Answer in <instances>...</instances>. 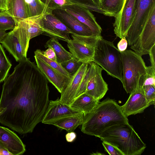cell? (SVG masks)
Instances as JSON below:
<instances>
[{"instance_id":"obj_34","label":"cell","mask_w":155,"mask_h":155,"mask_svg":"<svg viewBox=\"0 0 155 155\" xmlns=\"http://www.w3.org/2000/svg\"><path fill=\"white\" fill-rule=\"evenodd\" d=\"M145 97L150 105H155V86L148 85L143 87Z\"/></svg>"},{"instance_id":"obj_12","label":"cell","mask_w":155,"mask_h":155,"mask_svg":"<svg viewBox=\"0 0 155 155\" xmlns=\"http://www.w3.org/2000/svg\"><path fill=\"white\" fill-rule=\"evenodd\" d=\"M70 14L82 23L87 26L91 30L93 35H101L102 31L93 14L87 8L78 5L64 6L61 8Z\"/></svg>"},{"instance_id":"obj_46","label":"cell","mask_w":155,"mask_h":155,"mask_svg":"<svg viewBox=\"0 0 155 155\" xmlns=\"http://www.w3.org/2000/svg\"><path fill=\"white\" fill-rule=\"evenodd\" d=\"M97 153H92V154H92V155H100V154H102L100 153H98V152H97Z\"/></svg>"},{"instance_id":"obj_3","label":"cell","mask_w":155,"mask_h":155,"mask_svg":"<svg viewBox=\"0 0 155 155\" xmlns=\"http://www.w3.org/2000/svg\"><path fill=\"white\" fill-rule=\"evenodd\" d=\"M101 140L114 146L123 155H140L144 151L146 144L129 123L113 126L98 137Z\"/></svg>"},{"instance_id":"obj_24","label":"cell","mask_w":155,"mask_h":155,"mask_svg":"<svg viewBox=\"0 0 155 155\" xmlns=\"http://www.w3.org/2000/svg\"><path fill=\"white\" fill-rule=\"evenodd\" d=\"M124 0H101L98 8L104 15L114 17L121 10Z\"/></svg>"},{"instance_id":"obj_13","label":"cell","mask_w":155,"mask_h":155,"mask_svg":"<svg viewBox=\"0 0 155 155\" xmlns=\"http://www.w3.org/2000/svg\"><path fill=\"white\" fill-rule=\"evenodd\" d=\"M34 57L36 65L51 83L61 94L63 92L69 83L71 78L68 77L52 68L37 56Z\"/></svg>"},{"instance_id":"obj_9","label":"cell","mask_w":155,"mask_h":155,"mask_svg":"<svg viewBox=\"0 0 155 155\" xmlns=\"http://www.w3.org/2000/svg\"><path fill=\"white\" fill-rule=\"evenodd\" d=\"M155 45V8L153 9L143 29L136 42L130 48L142 56L149 54Z\"/></svg>"},{"instance_id":"obj_27","label":"cell","mask_w":155,"mask_h":155,"mask_svg":"<svg viewBox=\"0 0 155 155\" xmlns=\"http://www.w3.org/2000/svg\"><path fill=\"white\" fill-rule=\"evenodd\" d=\"M12 66L2 45L0 44V83L4 81L8 76Z\"/></svg>"},{"instance_id":"obj_15","label":"cell","mask_w":155,"mask_h":155,"mask_svg":"<svg viewBox=\"0 0 155 155\" xmlns=\"http://www.w3.org/2000/svg\"><path fill=\"white\" fill-rule=\"evenodd\" d=\"M88 64L83 63L78 71L71 78L66 87L61 93L60 102L69 105L76 97V94L86 72Z\"/></svg>"},{"instance_id":"obj_17","label":"cell","mask_w":155,"mask_h":155,"mask_svg":"<svg viewBox=\"0 0 155 155\" xmlns=\"http://www.w3.org/2000/svg\"><path fill=\"white\" fill-rule=\"evenodd\" d=\"M82 112L75 110L62 103L58 98L54 101H50L46 112L41 121L45 123L51 120L68 116L76 115Z\"/></svg>"},{"instance_id":"obj_44","label":"cell","mask_w":155,"mask_h":155,"mask_svg":"<svg viewBox=\"0 0 155 155\" xmlns=\"http://www.w3.org/2000/svg\"><path fill=\"white\" fill-rule=\"evenodd\" d=\"M94 4L96 6H98L99 4V0H92Z\"/></svg>"},{"instance_id":"obj_37","label":"cell","mask_w":155,"mask_h":155,"mask_svg":"<svg viewBox=\"0 0 155 155\" xmlns=\"http://www.w3.org/2000/svg\"><path fill=\"white\" fill-rule=\"evenodd\" d=\"M117 45V49L120 52L125 51L127 49V41L125 37H123Z\"/></svg>"},{"instance_id":"obj_36","label":"cell","mask_w":155,"mask_h":155,"mask_svg":"<svg viewBox=\"0 0 155 155\" xmlns=\"http://www.w3.org/2000/svg\"><path fill=\"white\" fill-rule=\"evenodd\" d=\"M42 53L43 55L46 58L57 61L55 54L51 48L48 47L45 51H42Z\"/></svg>"},{"instance_id":"obj_47","label":"cell","mask_w":155,"mask_h":155,"mask_svg":"<svg viewBox=\"0 0 155 155\" xmlns=\"http://www.w3.org/2000/svg\"><path fill=\"white\" fill-rule=\"evenodd\" d=\"M101 0H99V2H100L101 1Z\"/></svg>"},{"instance_id":"obj_28","label":"cell","mask_w":155,"mask_h":155,"mask_svg":"<svg viewBox=\"0 0 155 155\" xmlns=\"http://www.w3.org/2000/svg\"><path fill=\"white\" fill-rule=\"evenodd\" d=\"M16 25L14 18L5 11L0 13V30L6 31L13 30Z\"/></svg>"},{"instance_id":"obj_10","label":"cell","mask_w":155,"mask_h":155,"mask_svg":"<svg viewBox=\"0 0 155 155\" xmlns=\"http://www.w3.org/2000/svg\"><path fill=\"white\" fill-rule=\"evenodd\" d=\"M43 21L44 32L42 34L66 42L71 39L69 35L72 34L71 31L52 11L49 10L45 11Z\"/></svg>"},{"instance_id":"obj_2","label":"cell","mask_w":155,"mask_h":155,"mask_svg":"<svg viewBox=\"0 0 155 155\" xmlns=\"http://www.w3.org/2000/svg\"><path fill=\"white\" fill-rule=\"evenodd\" d=\"M129 123L121 106L114 100L106 99L100 102L90 113L84 115L81 130L98 137L105 130L114 125Z\"/></svg>"},{"instance_id":"obj_16","label":"cell","mask_w":155,"mask_h":155,"mask_svg":"<svg viewBox=\"0 0 155 155\" xmlns=\"http://www.w3.org/2000/svg\"><path fill=\"white\" fill-rule=\"evenodd\" d=\"M52 13L71 31L72 34L83 36L93 35L91 30L87 26L64 10L56 9L53 10Z\"/></svg>"},{"instance_id":"obj_4","label":"cell","mask_w":155,"mask_h":155,"mask_svg":"<svg viewBox=\"0 0 155 155\" xmlns=\"http://www.w3.org/2000/svg\"><path fill=\"white\" fill-rule=\"evenodd\" d=\"M93 62L105 71L108 75L122 81V64L121 52L113 42L101 36L96 44Z\"/></svg>"},{"instance_id":"obj_25","label":"cell","mask_w":155,"mask_h":155,"mask_svg":"<svg viewBox=\"0 0 155 155\" xmlns=\"http://www.w3.org/2000/svg\"><path fill=\"white\" fill-rule=\"evenodd\" d=\"M45 48L50 47L54 51L58 62L61 63L72 58L73 56L70 52L66 50L59 43L58 40L53 38H51L46 43Z\"/></svg>"},{"instance_id":"obj_45","label":"cell","mask_w":155,"mask_h":155,"mask_svg":"<svg viewBox=\"0 0 155 155\" xmlns=\"http://www.w3.org/2000/svg\"><path fill=\"white\" fill-rule=\"evenodd\" d=\"M0 148H2V149H4L7 150L6 148L5 145L0 141Z\"/></svg>"},{"instance_id":"obj_30","label":"cell","mask_w":155,"mask_h":155,"mask_svg":"<svg viewBox=\"0 0 155 155\" xmlns=\"http://www.w3.org/2000/svg\"><path fill=\"white\" fill-rule=\"evenodd\" d=\"M95 64V63L94 62H92L88 64L86 72L76 94V97L81 94L85 93L88 83L94 72Z\"/></svg>"},{"instance_id":"obj_19","label":"cell","mask_w":155,"mask_h":155,"mask_svg":"<svg viewBox=\"0 0 155 155\" xmlns=\"http://www.w3.org/2000/svg\"><path fill=\"white\" fill-rule=\"evenodd\" d=\"M103 69L95 63V71L87 84L86 93L99 101L105 95L108 85L101 74Z\"/></svg>"},{"instance_id":"obj_22","label":"cell","mask_w":155,"mask_h":155,"mask_svg":"<svg viewBox=\"0 0 155 155\" xmlns=\"http://www.w3.org/2000/svg\"><path fill=\"white\" fill-rule=\"evenodd\" d=\"M45 12L38 15L21 20L24 22L27 29L30 39L44 32L43 17Z\"/></svg>"},{"instance_id":"obj_29","label":"cell","mask_w":155,"mask_h":155,"mask_svg":"<svg viewBox=\"0 0 155 155\" xmlns=\"http://www.w3.org/2000/svg\"><path fill=\"white\" fill-rule=\"evenodd\" d=\"M34 53L35 55L37 56L52 68L64 75L68 77L71 78V77L62 67L60 63L45 57L43 55L42 51L38 49L35 51Z\"/></svg>"},{"instance_id":"obj_21","label":"cell","mask_w":155,"mask_h":155,"mask_svg":"<svg viewBox=\"0 0 155 155\" xmlns=\"http://www.w3.org/2000/svg\"><path fill=\"white\" fill-rule=\"evenodd\" d=\"M99 103V100L84 93L76 97L69 105L85 115L93 110Z\"/></svg>"},{"instance_id":"obj_26","label":"cell","mask_w":155,"mask_h":155,"mask_svg":"<svg viewBox=\"0 0 155 155\" xmlns=\"http://www.w3.org/2000/svg\"><path fill=\"white\" fill-rule=\"evenodd\" d=\"M28 17L38 15L47 9L45 4L41 0H24Z\"/></svg>"},{"instance_id":"obj_11","label":"cell","mask_w":155,"mask_h":155,"mask_svg":"<svg viewBox=\"0 0 155 155\" xmlns=\"http://www.w3.org/2000/svg\"><path fill=\"white\" fill-rule=\"evenodd\" d=\"M136 0H124L120 11L114 17V31L120 38L126 37L135 11Z\"/></svg>"},{"instance_id":"obj_18","label":"cell","mask_w":155,"mask_h":155,"mask_svg":"<svg viewBox=\"0 0 155 155\" xmlns=\"http://www.w3.org/2000/svg\"><path fill=\"white\" fill-rule=\"evenodd\" d=\"M0 141L12 155H22L26 151L25 145L18 135L9 129L1 126Z\"/></svg>"},{"instance_id":"obj_35","label":"cell","mask_w":155,"mask_h":155,"mask_svg":"<svg viewBox=\"0 0 155 155\" xmlns=\"http://www.w3.org/2000/svg\"><path fill=\"white\" fill-rule=\"evenodd\" d=\"M102 145L105 150L110 155H123V153L114 146L103 141Z\"/></svg>"},{"instance_id":"obj_8","label":"cell","mask_w":155,"mask_h":155,"mask_svg":"<svg viewBox=\"0 0 155 155\" xmlns=\"http://www.w3.org/2000/svg\"><path fill=\"white\" fill-rule=\"evenodd\" d=\"M72 39L67 42V46L73 57L83 63L93 62L97 42L101 36H83L72 34Z\"/></svg>"},{"instance_id":"obj_23","label":"cell","mask_w":155,"mask_h":155,"mask_svg":"<svg viewBox=\"0 0 155 155\" xmlns=\"http://www.w3.org/2000/svg\"><path fill=\"white\" fill-rule=\"evenodd\" d=\"M5 11L14 18L16 24L28 18L24 0H8Z\"/></svg>"},{"instance_id":"obj_40","label":"cell","mask_w":155,"mask_h":155,"mask_svg":"<svg viewBox=\"0 0 155 155\" xmlns=\"http://www.w3.org/2000/svg\"><path fill=\"white\" fill-rule=\"evenodd\" d=\"M76 133L73 131L68 132L65 135L66 140L69 142H72L74 141L76 139Z\"/></svg>"},{"instance_id":"obj_1","label":"cell","mask_w":155,"mask_h":155,"mask_svg":"<svg viewBox=\"0 0 155 155\" xmlns=\"http://www.w3.org/2000/svg\"><path fill=\"white\" fill-rule=\"evenodd\" d=\"M0 98V123L22 135L41 122L49 101L48 81L29 58L5 79Z\"/></svg>"},{"instance_id":"obj_41","label":"cell","mask_w":155,"mask_h":155,"mask_svg":"<svg viewBox=\"0 0 155 155\" xmlns=\"http://www.w3.org/2000/svg\"><path fill=\"white\" fill-rule=\"evenodd\" d=\"M8 0H0V10L5 11L7 10Z\"/></svg>"},{"instance_id":"obj_43","label":"cell","mask_w":155,"mask_h":155,"mask_svg":"<svg viewBox=\"0 0 155 155\" xmlns=\"http://www.w3.org/2000/svg\"><path fill=\"white\" fill-rule=\"evenodd\" d=\"M7 33L5 31L0 30V43H1Z\"/></svg>"},{"instance_id":"obj_31","label":"cell","mask_w":155,"mask_h":155,"mask_svg":"<svg viewBox=\"0 0 155 155\" xmlns=\"http://www.w3.org/2000/svg\"><path fill=\"white\" fill-rule=\"evenodd\" d=\"M148 85L155 86V71L151 66L147 67V73L140 77L138 87L143 88L144 86Z\"/></svg>"},{"instance_id":"obj_14","label":"cell","mask_w":155,"mask_h":155,"mask_svg":"<svg viewBox=\"0 0 155 155\" xmlns=\"http://www.w3.org/2000/svg\"><path fill=\"white\" fill-rule=\"evenodd\" d=\"M130 94L127 101L121 106L123 113L126 117L142 113L150 105L146 99L143 88L138 87Z\"/></svg>"},{"instance_id":"obj_42","label":"cell","mask_w":155,"mask_h":155,"mask_svg":"<svg viewBox=\"0 0 155 155\" xmlns=\"http://www.w3.org/2000/svg\"><path fill=\"white\" fill-rule=\"evenodd\" d=\"M0 155H12L6 149L0 148Z\"/></svg>"},{"instance_id":"obj_7","label":"cell","mask_w":155,"mask_h":155,"mask_svg":"<svg viewBox=\"0 0 155 155\" xmlns=\"http://www.w3.org/2000/svg\"><path fill=\"white\" fill-rule=\"evenodd\" d=\"M154 8L155 0H136L135 13L126 37L129 46L137 40Z\"/></svg>"},{"instance_id":"obj_20","label":"cell","mask_w":155,"mask_h":155,"mask_svg":"<svg viewBox=\"0 0 155 155\" xmlns=\"http://www.w3.org/2000/svg\"><path fill=\"white\" fill-rule=\"evenodd\" d=\"M84 116V114L81 112L76 115L51 120L45 124L52 125L60 129H64L68 132H70L74 131L78 126L82 125Z\"/></svg>"},{"instance_id":"obj_39","label":"cell","mask_w":155,"mask_h":155,"mask_svg":"<svg viewBox=\"0 0 155 155\" xmlns=\"http://www.w3.org/2000/svg\"><path fill=\"white\" fill-rule=\"evenodd\" d=\"M74 4L82 5H94L92 0H70Z\"/></svg>"},{"instance_id":"obj_6","label":"cell","mask_w":155,"mask_h":155,"mask_svg":"<svg viewBox=\"0 0 155 155\" xmlns=\"http://www.w3.org/2000/svg\"><path fill=\"white\" fill-rule=\"evenodd\" d=\"M30 40L27 29L21 20L14 29L7 33L1 43L16 61L20 62L27 58Z\"/></svg>"},{"instance_id":"obj_5","label":"cell","mask_w":155,"mask_h":155,"mask_svg":"<svg viewBox=\"0 0 155 155\" xmlns=\"http://www.w3.org/2000/svg\"><path fill=\"white\" fill-rule=\"evenodd\" d=\"M124 89L131 93L138 87L140 78L147 73V66L142 56L130 50L120 52Z\"/></svg>"},{"instance_id":"obj_32","label":"cell","mask_w":155,"mask_h":155,"mask_svg":"<svg viewBox=\"0 0 155 155\" xmlns=\"http://www.w3.org/2000/svg\"><path fill=\"white\" fill-rule=\"evenodd\" d=\"M82 63L73 57L69 60L61 63L60 64L63 68L71 77L78 71Z\"/></svg>"},{"instance_id":"obj_38","label":"cell","mask_w":155,"mask_h":155,"mask_svg":"<svg viewBox=\"0 0 155 155\" xmlns=\"http://www.w3.org/2000/svg\"><path fill=\"white\" fill-rule=\"evenodd\" d=\"M149 54L151 64V66L153 71H155V45L151 49Z\"/></svg>"},{"instance_id":"obj_33","label":"cell","mask_w":155,"mask_h":155,"mask_svg":"<svg viewBox=\"0 0 155 155\" xmlns=\"http://www.w3.org/2000/svg\"><path fill=\"white\" fill-rule=\"evenodd\" d=\"M44 3L47 9L52 12L54 9L61 8L64 6L74 4L70 0H45Z\"/></svg>"}]
</instances>
